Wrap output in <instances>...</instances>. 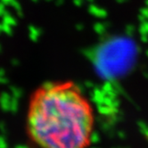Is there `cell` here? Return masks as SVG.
<instances>
[{
  "mask_svg": "<svg viewBox=\"0 0 148 148\" xmlns=\"http://www.w3.org/2000/svg\"><path fill=\"white\" fill-rule=\"evenodd\" d=\"M26 123L29 138L39 148H88L95 112L76 83L47 82L31 97Z\"/></svg>",
  "mask_w": 148,
  "mask_h": 148,
  "instance_id": "6da1fadb",
  "label": "cell"
},
{
  "mask_svg": "<svg viewBox=\"0 0 148 148\" xmlns=\"http://www.w3.org/2000/svg\"><path fill=\"white\" fill-rule=\"evenodd\" d=\"M2 17H3L2 23H6V24L10 25V26H14V25H15V24H16V21H15V19H14L11 14H10L8 12H6V11H5Z\"/></svg>",
  "mask_w": 148,
  "mask_h": 148,
  "instance_id": "7a4b0ae2",
  "label": "cell"
},
{
  "mask_svg": "<svg viewBox=\"0 0 148 148\" xmlns=\"http://www.w3.org/2000/svg\"><path fill=\"white\" fill-rule=\"evenodd\" d=\"M2 23V32L6 33L7 35H11L13 33L12 26H10L6 23Z\"/></svg>",
  "mask_w": 148,
  "mask_h": 148,
  "instance_id": "3957f363",
  "label": "cell"
},
{
  "mask_svg": "<svg viewBox=\"0 0 148 148\" xmlns=\"http://www.w3.org/2000/svg\"><path fill=\"white\" fill-rule=\"evenodd\" d=\"M5 81H6V79H5V71L2 70V69H0V82L4 83Z\"/></svg>",
  "mask_w": 148,
  "mask_h": 148,
  "instance_id": "277c9868",
  "label": "cell"
},
{
  "mask_svg": "<svg viewBox=\"0 0 148 148\" xmlns=\"http://www.w3.org/2000/svg\"><path fill=\"white\" fill-rule=\"evenodd\" d=\"M5 12V5L3 3H0V16H3V14Z\"/></svg>",
  "mask_w": 148,
  "mask_h": 148,
  "instance_id": "5b68a950",
  "label": "cell"
},
{
  "mask_svg": "<svg viewBox=\"0 0 148 148\" xmlns=\"http://www.w3.org/2000/svg\"><path fill=\"white\" fill-rule=\"evenodd\" d=\"M12 0H1V2L5 5H10V3H11Z\"/></svg>",
  "mask_w": 148,
  "mask_h": 148,
  "instance_id": "8992f818",
  "label": "cell"
},
{
  "mask_svg": "<svg viewBox=\"0 0 148 148\" xmlns=\"http://www.w3.org/2000/svg\"><path fill=\"white\" fill-rule=\"evenodd\" d=\"M0 33H2V23H0Z\"/></svg>",
  "mask_w": 148,
  "mask_h": 148,
  "instance_id": "52a82bcc",
  "label": "cell"
},
{
  "mask_svg": "<svg viewBox=\"0 0 148 148\" xmlns=\"http://www.w3.org/2000/svg\"><path fill=\"white\" fill-rule=\"evenodd\" d=\"M1 51H2V46L0 45V53H1Z\"/></svg>",
  "mask_w": 148,
  "mask_h": 148,
  "instance_id": "ba28073f",
  "label": "cell"
}]
</instances>
